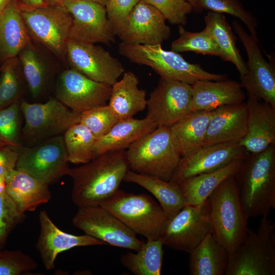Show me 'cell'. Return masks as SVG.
Listing matches in <instances>:
<instances>
[{
	"mask_svg": "<svg viewBox=\"0 0 275 275\" xmlns=\"http://www.w3.org/2000/svg\"><path fill=\"white\" fill-rule=\"evenodd\" d=\"M129 170L126 150L108 151L70 168L72 202L78 207L100 205L119 189Z\"/></svg>",
	"mask_w": 275,
	"mask_h": 275,
	"instance_id": "cell-1",
	"label": "cell"
},
{
	"mask_svg": "<svg viewBox=\"0 0 275 275\" xmlns=\"http://www.w3.org/2000/svg\"><path fill=\"white\" fill-rule=\"evenodd\" d=\"M234 177L247 217L268 216L275 208V145L249 153Z\"/></svg>",
	"mask_w": 275,
	"mask_h": 275,
	"instance_id": "cell-2",
	"label": "cell"
},
{
	"mask_svg": "<svg viewBox=\"0 0 275 275\" xmlns=\"http://www.w3.org/2000/svg\"><path fill=\"white\" fill-rule=\"evenodd\" d=\"M209 221L211 233L229 254L243 242L248 228L234 176L224 180L209 196Z\"/></svg>",
	"mask_w": 275,
	"mask_h": 275,
	"instance_id": "cell-3",
	"label": "cell"
},
{
	"mask_svg": "<svg viewBox=\"0 0 275 275\" xmlns=\"http://www.w3.org/2000/svg\"><path fill=\"white\" fill-rule=\"evenodd\" d=\"M119 53L133 63L153 69L160 77L192 85L198 80L218 81L228 78L226 74L204 70L199 64L187 62L178 52L164 50L161 45H145L121 42Z\"/></svg>",
	"mask_w": 275,
	"mask_h": 275,
	"instance_id": "cell-4",
	"label": "cell"
},
{
	"mask_svg": "<svg viewBox=\"0 0 275 275\" xmlns=\"http://www.w3.org/2000/svg\"><path fill=\"white\" fill-rule=\"evenodd\" d=\"M130 170L170 181L181 156L172 139L170 127L158 126L126 150Z\"/></svg>",
	"mask_w": 275,
	"mask_h": 275,
	"instance_id": "cell-5",
	"label": "cell"
},
{
	"mask_svg": "<svg viewBox=\"0 0 275 275\" xmlns=\"http://www.w3.org/2000/svg\"><path fill=\"white\" fill-rule=\"evenodd\" d=\"M274 225L263 216L256 231L248 227L239 248L229 254L225 275H274Z\"/></svg>",
	"mask_w": 275,
	"mask_h": 275,
	"instance_id": "cell-6",
	"label": "cell"
},
{
	"mask_svg": "<svg viewBox=\"0 0 275 275\" xmlns=\"http://www.w3.org/2000/svg\"><path fill=\"white\" fill-rule=\"evenodd\" d=\"M100 206L147 240L159 239L167 219L159 204L145 194H135L119 189Z\"/></svg>",
	"mask_w": 275,
	"mask_h": 275,
	"instance_id": "cell-7",
	"label": "cell"
},
{
	"mask_svg": "<svg viewBox=\"0 0 275 275\" xmlns=\"http://www.w3.org/2000/svg\"><path fill=\"white\" fill-rule=\"evenodd\" d=\"M18 5L31 38L43 44L59 58L65 59L72 15L61 5L39 8Z\"/></svg>",
	"mask_w": 275,
	"mask_h": 275,
	"instance_id": "cell-8",
	"label": "cell"
},
{
	"mask_svg": "<svg viewBox=\"0 0 275 275\" xmlns=\"http://www.w3.org/2000/svg\"><path fill=\"white\" fill-rule=\"evenodd\" d=\"M18 149L15 169L48 185L68 175L70 168L63 136H54L34 146H19Z\"/></svg>",
	"mask_w": 275,
	"mask_h": 275,
	"instance_id": "cell-9",
	"label": "cell"
},
{
	"mask_svg": "<svg viewBox=\"0 0 275 275\" xmlns=\"http://www.w3.org/2000/svg\"><path fill=\"white\" fill-rule=\"evenodd\" d=\"M20 111L25 120L23 135L34 144L64 133L80 122L81 113L71 109L56 98L43 103L21 101Z\"/></svg>",
	"mask_w": 275,
	"mask_h": 275,
	"instance_id": "cell-10",
	"label": "cell"
},
{
	"mask_svg": "<svg viewBox=\"0 0 275 275\" xmlns=\"http://www.w3.org/2000/svg\"><path fill=\"white\" fill-rule=\"evenodd\" d=\"M72 225L106 244L138 251L144 241L118 217L101 206L78 207Z\"/></svg>",
	"mask_w": 275,
	"mask_h": 275,
	"instance_id": "cell-11",
	"label": "cell"
},
{
	"mask_svg": "<svg viewBox=\"0 0 275 275\" xmlns=\"http://www.w3.org/2000/svg\"><path fill=\"white\" fill-rule=\"evenodd\" d=\"M210 232L207 199L199 205H185L167 218L159 239L163 245L189 254Z\"/></svg>",
	"mask_w": 275,
	"mask_h": 275,
	"instance_id": "cell-12",
	"label": "cell"
},
{
	"mask_svg": "<svg viewBox=\"0 0 275 275\" xmlns=\"http://www.w3.org/2000/svg\"><path fill=\"white\" fill-rule=\"evenodd\" d=\"M232 28L241 41L247 54L246 72L240 76V85L248 93L275 108V67L263 57L259 41L244 30L236 20Z\"/></svg>",
	"mask_w": 275,
	"mask_h": 275,
	"instance_id": "cell-13",
	"label": "cell"
},
{
	"mask_svg": "<svg viewBox=\"0 0 275 275\" xmlns=\"http://www.w3.org/2000/svg\"><path fill=\"white\" fill-rule=\"evenodd\" d=\"M60 5L72 17L69 39L109 46L115 43L116 35L105 6L91 0H64Z\"/></svg>",
	"mask_w": 275,
	"mask_h": 275,
	"instance_id": "cell-14",
	"label": "cell"
},
{
	"mask_svg": "<svg viewBox=\"0 0 275 275\" xmlns=\"http://www.w3.org/2000/svg\"><path fill=\"white\" fill-rule=\"evenodd\" d=\"M191 85L160 77L147 99V117L158 126L171 127L191 112Z\"/></svg>",
	"mask_w": 275,
	"mask_h": 275,
	"instance_id": "cell-15",
	"label": "cell"
},
{
	"mask_svg": "<svg viewBox=\"0 0 275 275\" xmlns=\"http://www.w3.org/2000/svg\"><path fill=\"white\" fill-rule=\"evenodd\" d=\"M66 58L72 68L93 80L111 86L125 72L123 65L117 58L94 44L69 39Z\"/></svg>",
	"mask_w": 275,
	"mask_h": 275,
	"instance_id": "cell-16",
	"label": "cell"
},
{
	"mask_svg": "<svg viewBox=\"0 0 275 275\" xmlns=\"http://www.w3.org/2000/svg\"><path fill=\"white\" fill-rule=\"evenodd\" d=\"M111 91L112 86L93 80L71 68L60 75L55 94L68 108L81 113L106 104Z\"/></svg>",
	"mask_w": 275,
	"mask_h": 275,
	"instance_id": "cell-17",
	"label": "cell"
},
{
	"mask_svg": "<svg viewBox=\"0 0 275 275\" xmlns=\"http://www.w3.org/2000/svg\"><path fill=\"white\" fill-rule=\"evenodd\" d=\"M249 153L239 143L203 146L180 159L170 181L178 182L187 178L218 170L234 160L245 158Z\"/></svg>",
	"mask_w": 275,
	"mask_h": 275,
	"instance_id": "cell-18",
	"label": "cell"
},
{
	"mask_svg": "<svg viewBox=\"0 0 275 275\" xmlns=\"http://www.w3.org/2000/svg\"><path fill=\"white\" fill-rule=\"evenodd\" d=\"M166 20L154 7L140 1L131 11L119 38L122 42L130 44L161 45L171 36Z\"/></svg>",
	"mask_w": 275,
	"mask_h": 275,
	"instance_id": "cell-19",
	"label": "cell"
},
{
	"mask_svg": "<svg viewBox=\"0 0 275 275\" xmlns=\"http://www.w3.org/2000/svg\"><path fill=\"white\" fill-rule=\"evenodd\" d=\"M38 216L40 231L36 248L47 270L54 268L57 256L64 251L76 247L106 244L86 234L75 235L63 231L45 210H41Z\"/></svg>",
	"mask_w": 275,
	"mask_h": 275,
	"instance_id": "cell-20",
	"label": "cell"
},
{
	"mask_svg": "<svg viewBox=\"0 0 275 275\" xmlns=\"http://www.w3.org/2000/svg\"><path fill=\"white\" fill-rule=\"evenodd\" d=\"M246 102L224 105L212 111L203 146L239 143L247 132Z\"/></svg>",
	"mask_w": 275,
	"mask_h": 275,
	"instance_id": "cell-21",
	"label": "cell"
},
{
	"mask_svg": "<svg viewBox=\"0 0 275 275\" xmlns=\"http://www.w3.org/2000/svg\"><path fill=\"white\" fill-rule=\"evenodd\" d=\"M247 132L239 143L249 153L261 152L275 145V108L248 96Z\"/></svg>",
	"mask_w": 275,
	"mask_h": 275,
	"instance_id": "cell-22",
	"label": "cell"
},
{
	"mask_svg": "<svg viewBox=\"0 0 275 275\" xmlns=\"http://www.w3.org/2000/svg\"><path fill=\"white\" fill-rule=\"evenodd\" d=\"M191 86V111H212L224 105L242 103L246 98L240 82L234 80H198Z\"/></svg>",
	"mask_w": 275,
	"mask_h": 275,
	"instance_id": "cell-23",
	"label": "cell"
},
{
	"mask_svg": "<svg viewBox=\"0 0 275 275\" xmlns=\"http://www.w3.org/2000/svg\"><path fill=\"white\" fill-rule=\"evenodd\" d=\"M5 182L7 194L22 213L36 210L51 198L49 185L15 169L6 176Z\"/></svg>",
	"mask_w": 275,
	"mask_h": 275,
	"instance_id": "cell-24",
	"label": "cell"
},
{
	"mask_svg": "<svg viewBox=\"0 0 275 275\" xmlns=\"http://www.w3.org/2000/svg\"><path fill=\"white\" fill-rule=\"evenodd\" d=\"M31 43V37L15 0L0 12V63L17 57Z\"/></svg>",
	"mask_w": 275,
	"mask_h": 275,
	"instance_id": "cell-25",
	"label": "cell"
},
{
	"mask_svg": "<svg viewBox=\"0 0 275 275\" xmlns=\"http://www.w3.org/2000/svg\"><path fill=\"white\" fill-rule=\"evenodd\" d=\"M157 127L156 123L147 116L142 119L133 117L119 120L106 134L96 139L94 158L108 151L125 150Z\"/></svg>",
	"mask_w": 275,
	"mask_h": 275,
	"instance_id": "cell-26",
	"label": "cell"
},
{
	"mask_svg": "<svg viewBox=\"0 0 275 275\" xmlns=\"http://www.w3.org/2000/svg\"><path fill=\"white\" fill-rule=\"evenodd\" d=\"M139 85V79L133 72L125 71L122 78L112 86L108 105L119 120L133 118L146 108V92L140 89Z\"/></svg>",
	"mask_w": 275,
	"mask_h": 275,
	"instance_id": "cell-27",
	"label": "cell"
},
{
	"mask_svg": "<svg viewBox=\"0 0 275 275\" xmlns=\"http://www.w3.org/2000/svg\"><path fill=\"white\" fill-rule=\"evenodd\" d=\"M211 113L191 111L170 127L173 142L181 157L203 147Z\"/></svg>",
	"mask_w": 275,
	"mask_h": 275,
	"instance_id": "cell-28",
	"label": "cell"
},
{
	"mask_svg": "<svg viewBox=\"0 0 275 275\" xmlns=\"http://www.w3.org/2000/svg\"><path fill=\"white\" fill-rule=\"evenodd\" d=\"M244 159L234 160L218 170L195 175L178 182L185 205L197 206L205 201L224 180L237 172Z\"/></svg>",
	"mask_w": 275,
	"mask_h": 275,
	"instance_id": "cell-29",
	"label": "cell"
},
{
	"mask_svg": "<svg viewBox=\"0 0 275 275\" xmlns=\"http://www.w3.org/2000/svg\"><path fill=\"white\" fill-rule=\"evenodd\" d=\"M191 275H225L229 254L210 232L189 253Z\"/></svg>",
	"mask_w": 275,
	"mask_h": 275,
	"instance_id": "cell-30",
	"label": "cell"
},
{
	"mask_svg": "<svg viewBox=\"0 0 275 275\" xmlns=\"http://www.w3.org/2000/svg\"><path fill=\"white\" fill-rule=\"evenodd\" d=\"M123 181L136 184L150 193L158 201L167 218L174 215L185 205L182 190L177 182L165 181L131 170L126 174Z\"/></svg>",
	"mask_w": 275,
	"mask_h": 275,
	"instance_id": "cell-31",
	"label": "cell"
},
{
	"mask_svg": "<svg viewBox=\"0 0 275 275\" xmlns=\"http://www.w3.org/2000/svg\"><path fill=\"white\" fill-rule=\"evenodd\" d=\"M205 29L221 49L222 59L232 63L240 76L246 72V62L236 45L237 38L223 14L209 11L204 16Z\"/></svg>",
	"mask_w": 275,
	"mask_h": 275,
	"instance_id": "cell-32",
	"label": "cell"
},
{
	"mask_svg": "<svg viewBox=\"0 0 275 275\" xmlns=\"http://www.w3.org/2000/svg\"><path fill=\"white\" fill-rule=\"evenodd\" d=\"M160 239L147 240L136 253L128 252L120 257L123 266L135 275H160L163 256Z\"/></svg>",
	"mask_w": 275,
	"mask_h": 275,
	"instance_id": "cell-33",
	"label": "cell"
},
{
	"mask_svg": "<svg viewBox=\"0 0 275 275\" xmlns=\"http://www.w3.org/2000/svg\"><path fill=\"white\" fill-rule=\"evenodd\" d=\"M63 138L69 162L84 164L94 158L96 139L85 125L74 124L64 132Z\"/></svg>",
	"mask_w": 275,
	"mask_h": 275,
	"instance_id": "cell-34",
	"label": "cell"
},
{
	"mask_svg": "<svg viewBox=\"0 0 275 275\" xmlns=\"http://www.w3.org/2000/svg\"><path fill=\"white\" fill-rule=\"evenodd\" d=\"M32 96L38 97L43 91L47 79V70L43 60L30 43L17 56Z\"/></svg>",
	"mask_w": 275,
	"mask_h": 275,
	"instance_id": "cell-35",
	"label": "cell"
},
{
	"mask_svg": "<svg viewBox=\"0 0 275 275\" xmlns=\"http://www.w3.org/2000/svg\"><path fill=\"white\" fill-rule=\"evenodd\" d=\"M179 37L171 44V50L176 52H194L223 58L222 52L212 38L204 29L200 32L187 31L179 25Z\"/></svg>",
	"mask_w": 275,
	"mask_h": 275,
	"instance_id": "cell-36",
	"label": "cell"
},
{
	"mask_svg": "<svg viewBox=\"0 0 275 275\" xmlns=\"http://www.w3.org/2000/svg\"><path fill=\"white\" fill-rule=\"evenodd\" d=\"M198 12L203 10L218 13L228 14L238 18L249 30L250 35L257 38L258 21L256 18L244 7L239 0H199Z\"/></svg>",
	"mask_w": 275,
	"mask_h": 275,
	"instance_id": "cell-37",
	"label": "cell"
},
{
	"mask_svg": "<svg viewBox=\"0 0 275 275\" xmlns=\"http://www.w3.org/2000/svg\"><path fill=\"white\" fill-rule=\"evenodd\" d=\"M20 62L17 57L3 62L0 67V109L19 99L21 93Z\"/></svg>",
	"mask_w": 275,
	"mask_h": 275,
	"instance_id": "cell-38",
	"label": "cell"
},
{
	"mask_svg": "<svg viewBox=\"0 0 275 275\" xmlns=\"http://www.w3.org/2000/svg\"><path fill=\"white\" fill-rule=\"evenodd\" d=\"M119 120L106 104L80 113V123L87 126L96 139L106 134Z\"/></svg>",
	"mask_w": 275,
	"mask_h": 275,
	"instance_id": "cell-39",
	"label": "cell"
},
{
	"mask_svg": "<svg viewBox=\"0 0 275 275\" xmlns=\"http://www.w3.org/2000/svg\"><path fill=\"white\" fill-rule=\"evenodd\" d=\"M37 267V263L21 251L0 250V275H20Z\"/></svg>",
	"mask_w": 275,
	"mask_h": 275,
	"instance_id": "cell-40",
	"label": "cell"
},
{
	"mask_svg": "<svg viewBox=\"0 0 275 275\" xmlns=\"http://www.w3.org/2000/svg\"><path fill=\"white\" fill-rule=\"evenodd\" d=\"M20 111L19 99L0 109V141L15 147L19 146L17 140L20 126Z\"/></svg>",
	"mask_w": 275,
	"mask_h": 275,
	"instance_id": "cell-41",
	"label": "cell"
},
{
	"mask_svg": "<svg viewBox=\"0 0 275 275\" xmlns=\"http://www.w3.org/2000/svg\"><path fill=\"white\" fill-rule=\"evenodd\" d=\"M21 213L7 194H0V250L5 246L8 236L22 220Z\"/></svg>",
	"mask_w": 275,
	"mask_h": 275,
	"instance_id": "cell-42",
	"label": "cell"
},
{
	"mask_svg": "<svg viewBox=\"0 0 275 275\" xmlns=\"http://www.w3.org/2000/svg\"><path fill=\"white\" fill-rule=\"evenodd\" d=\"M141 1L154 7L172 24H186L187 15L194 11L193 7L184 0Z\"/></svg>",
	"mask_w": 275,
	"mask_h": 275,
	"instance_id": "cell-43",
	"label": "cell"
},
{
	"mask_svg": "<svg viewBox=\"0 0 275 275\" xmlns=\"http://www.w3.org/2000/svg\"><path fill=\"white\" fill-rule=\"evenodd\" d=\"M140 1L107 0L105 5L107 16L116 36L122 35L131 11Z\"/></svg>",
	"mask_w": 275,
	"mask_h": 275,
	"instance_id": "cell-44",
	"label": "cell"
},
{
	"mask_svg": "<svg viewBox=\"0 0 275 275\" xmlns=\"http://www.w3.org/2000/svg\"><path fill=\"white\" fill-rule=\"evenodd\" d=\"M19 155L18 147L6 146L0 148V175L5 177L15 169Z\"/></svg>",
	"mask_w": 275,
	"mask_h": 275,
	"instance_id": "cell-45",
	"label": "cell"
},
{
	"mask_svg": "<svg viewBox=\"0 0 275 275\" xmlns=\"http://www.w3.org/2000/svg\"><path fill=\"white\" fill-rule=\"evenodd\" d=\"M21 6L28 8H39L46 6L43 0H15Z\"/></svg>",
	"mask_w": 275,
	"mask_h": 275,
	"instance_id": "cell-46",
	"label": "cell"
},
{
	"mask_svg": "<svg viewBox=\"0 0 275 275\" xmlns=\"http://www.w3.org/2000/svg\"><path fill=\"white\" fill-rule=\"evenodd\" d=\"M6 193L5 178L4 176L0 175V194Z\"/></svg>",
	"mask_w": 275,
	"mask_h": 275,
	"instance_id": "cell-47",
	"label": "cell"
},
{
	"mask_svg": "<svg viewBox=\"0 0 275 275\" xmlns=\"http://www.w3.org/2000/svg\"><path fill=\"white\" fill-rule=\"evenodd\" d=\"M46 5L53 6L60 5L64 0H43Z\"/></svg>",
	"mask_w": 275,
	"mask_h": 275,
	"instance_id": "cell-48",
	"label": "cell"
},
{
	"mask_svg": "<svg viewBox=\"0 0 275 275\" xmlns=\"http://www.w3.org/2000/svg\"><path fill=\"white\" fill-rule=\"evenodd\" d=\"M189 3L193 8L194 11L195 12H198V3L199 0H184Z\"/></svg>",
	"mask_w": 275,
	"mask_h": 275,
	"instance_id": "cell-49",
	"label": "cell"
},
{
	"mask_svg": "<svg viewBox=\"0 0 275 275\" xmlns=\"http://www.w3.org/2000/svg\"><path fill=\"white\" fill-rule=\"evenodd\" d=\"M12 0H0V12L10 3Z\"/></svg>",
	"mask_w": 275,
	"mask_h": 275,
	"instance_id": "cell-50",
	"label": "cell"
},
{
	"mask_svg": "<svg viewBox=\"0 0 275 275\" xmlns=\"http://www.w3.org/2000/svg\"><path fill=\"white\" fill-rule=\"evenodd\" d=\"M105 6L107 0H91Z\"/></svg>",
	"mask_w": 275,
	"mask_h": 275,
	"instance_id": "cell-51",
	"label": "cell"
},
{
	"mask_svg": "<svg viewBox=\"0 0 275 275\" xmlns=\"http://www.w3.org/2000/svg\"><path fill=\"white\" fill-rule=\"evenodd\" d=\"M6 146H9V145H8L6 143H4L0 141V148Z\"/></svg>",
	"mask_w": 275,
	"mask_h": 275,
	"instance_id": "cell-52",
	"label": "cell"
}]
</instances>
